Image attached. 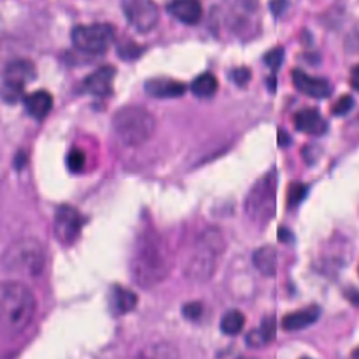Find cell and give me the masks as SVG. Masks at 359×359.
I'll return each instance as SVG.
<instances>
[{
	"label": "cell",
	"instance_id": "obj_1",
	"mask_svg": "<svg viewBox=\"0 0 359 359\" xmlns=\"http://www.w3.org/2000/svg\"><path fill=\"white\" fill-rule=\"evenodd\" d=\"M129 268L132 280L140 287H153L168 276L172 268V254L157 231L144 229L137 236Z\"/></svg>",
	"mask_w": 359,
	"mask_h": 359
},
{
	"label": "cell",
	"instance_id": "obj_2",
	"mask_svg": "<svg viewBox=\"0 0 359 359\" xmlns=\"http://www.w3.org/2000/svg\"><path fill=\"white\" fill-rule=\"evenodd\" d=\"M36 300L28 286L20 280H6L0 289V320L4 334L22 332L32 321Z\"/></svg>",
	"mask_w": 359,
	"mask_h": 359
},
{
	"label": "cell",
	"instance_id": "obj_3",
	"mask_svg": "<svg viewBox=\"0 0 359 359\" xmlns=\"http://www.w3.org/2000/svg\"><path fill=\"white\" fill-rule=\"evenodd\" d=\"M112 128L122 144L133 147L146 143L151 137L156 129V119L147 109L128 105L115 112Z\"/></svg>",
	"mask_w": 359,
	"mask_h": 359
},
{
	"label": "cell",
	"instance_id": "obj_4",
	"mask_svg": "<svg viewBox=\"0 0 359 359\" xmlns=\"http://www.w3.org/2000/svg\"><path fill=\"white\" fill-rule=\"evenodd\" d=\"M3 269L22 276H38L45 266V251L35 238H21L7 247L3 254Z\"/></svg>",
	"mask_w": 359,
	"mask_h": 359
},
{
	"label": "cell",
	"instance_id": "obj_5",
	"mask_svg": "<svg viewBox=\"0 0 359 359\" xmlns=\"http://www.w3.org/2000/svg\"><path fill=\"white\" fill-rule=\"evenodd\" d=\"M224 248V241L217 230L203 231L195 241V250L185 265V273L194 280L209 279L216 268V255Z\"/></svg>",
	"mask_w": 359,
	"mask_h": 359
},
{
	"label": "cell",
	"instance_id": "obj_6",
	"mask_svg": "<svg viewBox=\"0 0 359 359\" xmlns=\"http://www.w3.org/2000/svg\"><path fill=\"white\" fill-rule=\"evenodd\" d=\"M276 182L275 171L266 172L248 191L245 196V213L255 222L264 223L275 213L276 203Z\"/></svg>",
	"mask_w": 359,
	"mask_h": 359
},
{
	"label": "cell",
	"instance_id": "obj_7",
	"mask_svg": "<svg viewBox=\"0 0 359 359\" xmlns=\"http://www.w3.org/2000/svg\"><path fill=\"white\" fill-rule=\"evenodd\" d=\"M114 39V27L105 22L79 25L72 31L73 45L86 53H104Z\"/></svg>",
	"mask_w": 359,
	"mask_h": 359
},
{
	"label": "cell",
	"instance_id": "obj_8",
	"mask_svg": "<svg viewBox=\"0 0 359 359\" xmlns=\"http://www.w3.org/2000/svg\"><path fill=\"white\" fill-rule=\"evenodd\" d=\"M122 7L129 24L140 32L153 29L158 21V8L153 0H123Z\"/></svg>",
	"mask_w": 359,
	"mask_h": 359
},
{
	"label": "cell",
	"instance_id": "obj_9",
	"mask_svg": "<svg viewBox=\"0 0 359 359\" xmlns=\"http://www.w3.org/2000/svg\"><path fill=\"white\" fill-rule=\"evenodd\" d=\"M83 219L72 206H59L55 213V234L65 244H72L80 234Z\"/></svg>",
	"mask_w": 359,
	"mask_h": 359
},
{
	"label": "cell",
	"instance_id": "obj_10",
	"mask_svg": "<svg viewBox=\"0 0 359 359\" xmlns=\"http://www.w3.org/2000/svg\"><path fill=\"white\" fill-rule=\"evenodd\" d=\"M292 80L294 87L311 97V98H325L331 94V86L327 80L321 79V77H313L302 70H293L292 72Z\"/></svg>",
	"mask_w": 359,
	"mask_h": 359
},
{
	"label": "cell",
	"instance_id": "obj_11",
	"mask_svg": "<svg viewBox=\"0 0 359 359\" xmlns=\"http://www.w3.org/2000/svg\"><path fill=\"white\" fill-rule=\"evenodd\" d=\"M115 73L116 70L114 66H109V65L101 66L84 79L83 87L90 94L100 95V97L108 95L112 91V81H114Z\"/></svg>",
	"mask_w": 359,
	"mask_h": 359
},
{
	"label": "cell",
	"instance_id": "obj_12",
	"mask_svg": "<svg viewBox=\"0 0 359 359\" xmlns=\"http://www.w3.org/2000/svg\"><path fill=\"white\" fill-rule=\"evenodd\" d=\"M185 84L167 77H153L144 83V91L154 98H175L185 93Z\"/></svg>",
	"mask_w": 359,
	"mask_h": 359
},
{
	"label": "cell",
	"instance_id": "obj_13",
	"mask_svg": "<svg viewBox=\"0 0 359 359\" xmlns=\"http://www.w3.org/2000/svg\"><path fill=\"white\" fill-rule=\"evenodd\" d=\"M294 128L300 132L320 136L327 130V122L314 108H304L294 114L293 116Z\"/></svg>",
	"mask_w": 359,
	"mask_h": 359
},
{
	"label": "cell",
	"instance_id": "obj_14",
	"mask_svg": "<svg viewBox=\"0 0 359 359\" xmlns=\"http://www.w3.org/2000/svg\"><path fill=\"white\" fill-rule=\"evenodd\" d=\"M137 304V296L123 286H111L108 292V307L114 316H123Z\"/></svg>",
	"mask_w": 359,
	"mask_h": 359
},
{
	"label": "cell",
	"instance_id": "obj_15",
	"mask_svg": "<svg viewBox=\"0 0 359 359\" xmlns=\"http://www.w3.org/2000/svg\"><path fill=\"white\" fill-rule=\"evenodd\" d=\"M167 11L178 21L194 25L202 17V6L199 0H171Z\"/></svg>",
	"mask_w": 359,
	"mask_h": 359
},
{
	"label": "cell",
	"instance_id": "obj_16",
	"mask_svg": "<svg viewBox=\"0 0 359 359\" xmlns=\"http://www.w3.org/2000/svg\"><path fill=\"white\" fill-rule=\"evenodd\" d=\"M36 77V70L35 66L27 60V59H17L10 62L3 74V81L6 83H13L18 86H25V83L34 80Z\"/></svg>",
	"mask_w": 359,
	"mask_h": 359
},
{
	"label": "cell",
	"instance_id": "obj_17",
	"mask_svg": "<svg viewBox=\"0 0 359 359\" xmlns=\"http://www.w3.org/2000/svg\"><path fill=\"white\" fill-rule=\"evenodd\" d=\"M318 317H320V309L317 306L304 307L302 310H296L293 313L286 314L282 318V327L286 331H299L316 323Z\"/></svg>",
	"mask_w": 359,
	"mask_h": 359
},
{
	"label": "cell",
	"instance_id": "obj_18",
	"mask_svg": "<svg viewBox=\"0 0 359 359\" xmlns=\"http://www.w3.org/2000/svg\"><path fill=\"white\" fill-rule=\"evenodd\" d=\"M53 98L45 90H38L24 98V107L27 112L35 119H43L52 109Z\"/></svg>",
	"mask_w": 359,
	"mask_h": 359
},
{
	"label": "cell",
	"instance_id": "obj_19",
	"mask_svg": "<svg viewBox=\"0 0 359 359\" xmlns=\"http://www.w3.org/2000/svg\"><path fill=\"white\" fill-rule=\"evenodd\" d=\"M276 334V320L273 316L265 317L258 328H252L245 335V344L250 348H261L275 338Z\"/></svg>",
	"mask_w": 359,
	"mask_h": 359
},
{
	"label": "cell",
	"instance_id": "obj_20",
	"mask_svg": "<svg viewBox=\"0 0 359 359\" xmlns=\"http://www.w3.org/2000/svg\"><path fill=\"white\" fill-rule=\"evenodd\" d=\"M254 266L265 276H273L278 268V255L273 245H262L252 254Z\"/></svg>",
	"mask_w": 359,
	"mask_h": 359
},
{
	"label": "cell",
	"instance_id": "obj_21",
	"mask_svg": "<svg viewBox=\"0 0 359 359\" xmlns=\"http://www.w3.org/2000/svg\"><path fill=\"white\" fill-rule=\"evenodd\" d=\"M133 359H180V355L170 342H153L137 351Z\"/></svg>",
	"mask_w": 359,
	"mask_h": 359
},
{
	"label": "cell",
	"instance_id": "obj_22",
	"mask_svg": "<svg viewBox=\"0 0 359 359\" xmlns=\"http://www.w3.org/2000/svg\"><path fill=\"white\" fill-rule=\"evenodd\" d=\"M217 87H219V83H217L216 76L206 72V73L199 74L192 81L191 91L194 93V95H196L199 98H209L216 93Z\"/></svg>",
	"mask_w": 359,
	"mask_h": 359
},
{
	"label": "cell",
	"instance_id": "obj_23",
	"mask_svg": "<svg viewBox=\"0 0 359 359\" xmlns=\"http://www.w3.org/2000/svg\"><path fill=\"white\" fill-rule=\"evenodd\" d=\"M245 324V316L240 310H229L223 314L220 320V330L226 335H236L238 334Z\"/></svg>",
	"mask_w": 359,
	"mask_h": 359
},
{
	"label": "cell",
	"instance_id": "obj_24",
	"mask_svg": "<svg viewBox=\"0 0 359 359\" xmlns=\"http://www.w3.org/2000/svg\"><path fill=\"white\" fill-rule=\"evenodd\" d=\"M307 194V187L302 182H293L290 184L287 189V205L289 206H296L299 205Z\"/></svg>",
	"mask_w": 359,
	"mask_h": 359
},
{
	"label": "cell",
	"instance_id": "obj_25",
	"mask_svg": "<svg viewBox=\"0 0 359 359\" xmlns=\"http://www.w3.org/2000/svg\"><path fill=\"white\" fill-rule=\"evenodd\" d=\"M116 50L122 59H136L143 52V48L132 41H126V42H121L116 46Z\"/></svg>",
	"mask_w": 359,
	"mask_h": 359
},
{
	"label": "cell",
	"instance_id": "obj_26",
	"mask_svg": "<svg viewBox=\"0 0 359 359\" xmlns=\"http://www.w3.org/2000/svg\"><path fill=\"white\" fill-rule=\"evenodd\" d=\"M86 164V154L80 149H72L67 156V167L72 172H79Z\"/></svg>",
	"mask_w": 359,
	"mask_h": 359
},
{
	"label": "cell",
	"instance_id": "obj_27",
	"mask_svg": "<svg viewBox=\"0 0 359 359\" xmlns=\"http://www.w3.org/2000/svg\"><path fill=\"white\" fill-rule=\"evenodd\" d=\"M283 53H285V50H283V48H280V46L271 49V50L266 52L265 56H264L265 65H266L268 67H271L273 72H276V70L279 69V66L282 65V62H283Z\"/></svg>",
	"mask_w": 359,
	"mask_h": 359
},
{
	"label": "cell",
	"instance_id": "obj_28",
	"mask_svg": "<svg viewBox=\"0 0 359 359\" xmlns=\"http://www.w3.org/2000/svg\"><path fill=\"white\" fill-rule=\"evenodd\" d=\"M230 79L238 86V87H244L248 84L250 79H251V70L248 67H237L233 69L230 72Z\"/></svg>",
	"mask_w": 359,
	"mask_h": 359
},
{
	"label": "cell",
	"instance_id": "obj_29",
	"mask_svg": "<svg viewBox=\"0 0 359 359\" xmlns=\"http://www.w3.org/2000/svg\"><path fill=\"white\" fill-rule=\"evenodd\" d=\"M353 107V100L351 95H342L338 98V101L332 105L331 111L334 115H345L348 114Z\"/></svg>",
	"mask_w": 359,
	"mask_h": 359
},
{
	"label": "cell",
	"instance_id": "obj_30",
	"mask_svg": "<svg viewBox=\"0 0 359 359\" xmlns=\"http://www.w3.org/2000/svg\"><path fill=\"white\" fill-rule=\"evenodd\" d=\"M182 314L188 320H196L202 314V304L198 303V302H189V303L184 304Z\"/></svg>",
	"mask_w": 359,
	"mask_h": 359
},
{
	"label": "cell",
	"instance_id": "obj_31",
	"mask_svg": "<svg viewBox=\"0 0 359 359\" xmlns=\"http://www.w3.org/2000/svg\"><path fill=\"white\" fill-rule=\"evenodd\" d=\"M234 8H241L244 13H255L258 10V0H227Z\"/></svg>",
	"mask_w": 359,
	"mask_h": 359
},
{
	"label": "cell",
	"instance_id": "obj_32",
	"mask_svg": "<svg viewBox=\"0 0 359 359\" xmlns=\"http://www.w3.org/2000/svg\"><path fill=\"white\" fill-rule=\"evenodd\" d=\"M287 6V0H272L271 1V10L275 15L282 14V11L286 8Z\"/></svg>",
	"mask_w": 359,
	"mask_h": 359
},
{
	"label": "cell",
	"instance_id": "obj_33",
	"mask_svg": "<svg viewBox=\"0 0 359 359\" xmlns=\"http://www.w3.org/2000/svg\"><path fill=\"white\" fill-rule=\"evenodd\" d=\"M349 83H351L352 88H355L356 91H359V65H356L355 67H352Z\"/></svg>",
	"mask_w": 359,
	"mask_h": 359
},
{
	"label": "cell",
	"instance_id": "obj_34",
	"mask_svg": "<svg viewBox=\"0 0 359 359\" xmlns=\"http://www.w3.org/2000/svg\"><path fill=\"white\" fill-rule=\"evenodd\" d=\"M289 142H290L289 135L283 129H279L278 130V143H279V146H286V144H289Z\"/></svg>",
	"mask_w": 359,
	"mask_h": 359
},
{
	"label": "cell",
	"instance_id": "obj_35",
	"mask_svg": "<svg viewBox=\"0 0 359 359\" xmlns=\"http://www.w3.org/2000/svg\"><path fill=\"white\" fill-rule=\"evenodd\" d=\"M346 299L353 303V304H359V290L356 289H349L346 293Z\"/></svg>",
	"mask_w": 359,
	"mask_h": 359
},
{
	"label": "cell",
	"instance_id": "obj_36",
	"mask_svg": "<svg viewBox=\"0 0 359 359\" xmlns=\"http://www.w3.org/2000/svg\"><path fill=\"white\" fill-rule=\"evenodd\" d=\"M351 359H359V349H356L355 352H352V356Z\"/></svg>",
	"mask_w": 359,
	"mask_h": 359
},
{
	"label": "cell",
	"instance_id": "obj_37",
	"mask_svg": "<svg viewBox=\"0 0 359 359\" xmlns=\"http://www.w3.org/2000/svg\"><path fill=\"white\" fill-rule=\"evenodd\" d=\"M302 359H310V358H302Z\"/></svg>",
	"mask_w": 359,
	"mask_h": 359
}]
</instances>
